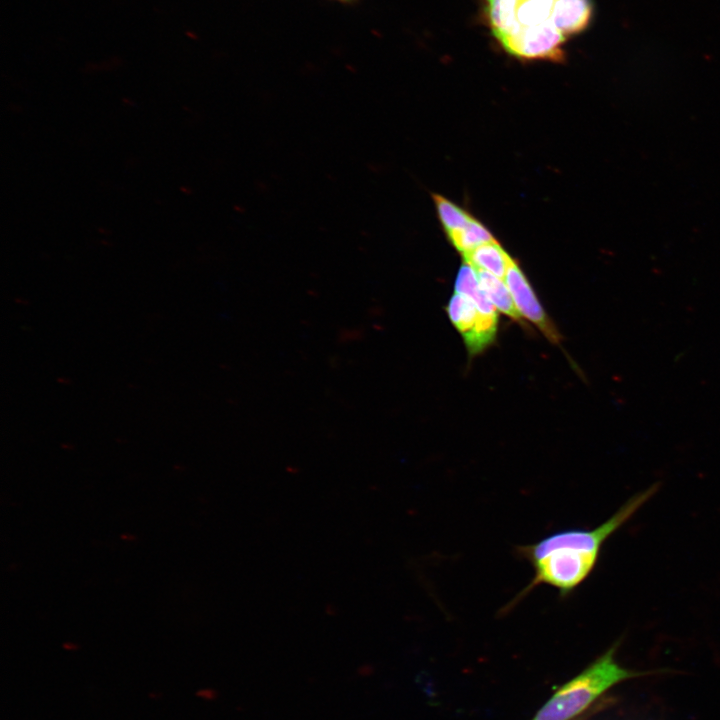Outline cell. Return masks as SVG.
<instances>
[{
    "instance_id": "1",
    "label": "cell",
    "mask_w": 720,
    "mask_h": 720,
    "mask_svg": "<svg viewBox=\"0 0 720 720\" xmlns=\"http://www.w3.org/2000/svg\"><path fill=\"white\" fill-rule=\"evenodd\" d=\"M658 490V484L637 493L610 518L591 529H565L539 541L516 547L521 559L530 563L531 581L510 601L503 611L511 610L540 585H547L568 597L595 568L605 541L625 524Z\"/></svg>"
},
{
    "instance_id": "6",
    "label": "cell",
    "mask_w": 720,
    "mask_h": 720,
    "mask_svg": "<svg viewBox=\"0 0 720 720\" xmlns=\"http://www.w3.org/2000/svg\"><path fill=\"white\" fill-rule=\"evenodd\" d=\"M593 0H555L551 21L568 39L585 32L594 18Z\"/></svg>"
},
{
    "instance_id": "7",
    "label": "cell",
    "mask_w": 720,
    "mask_h": 720,
    "mask_svg": "<svg viewBox=\"0 0 720 720\" xmlns=\"http://www.w3.org/2000/svg\"><path fill=\"white\" fill-rule=\"evenodd\" d=\"M519 1L482 0V18L497 42L515 34L521 28L517 18Z\"/></svg>"
},
{
    "instance_id": "9",
    "label": "cell",
    "mask_w": 720,
    "mask_h": 720,
    "mask_svg": "<svg viewBox=\"0 0 720 720\" xmlns=\"http://www.w3.org/2000/svg\"><path fill=\"white\" fill-rule=\"evenodd\" d=\"M479 285L492 305L512 320L522 322L512 295L504 280L486 271L475 269Z\"/></svg>"
},
{
    "instance_id": "11",
    "label": "cell",
    "mask_w": 720,
    "mask_h": 720,
    "mask_svg": "<svg viewBox=\"0 0 720 720\" xmlns=\"http://www.w3.org/2000/svg\"><path fill=\"white\" fill-rule=\"evenodd\" d=\"M452 245L461 254L495 241L490 231L476 219H472L464 228L447 235Z\"/></svg>"
},
{
    "instance_id": "10",
    "label": "cell",
    "mask_w": 720,
    "mask_h": 720,
    "mask_svg": "<svg viewBox=\"0 0 720 720\" xmlns=\"http://www.w3.org/2000/svg\"><path fill=\"white\" fill-rule=\"evenodd\" d=\"M455 292L470 298L480 312L487 315L497 314L495 307L479 285L475 269L467 263H463L458 271Z\"/></svg>"
},
{
    "instance_id": "8",
    "label": "cell",
    "mask_w": 720,
    "mask_h": 720,
    "mask_svg": "<svg viewBox=\"0 0 720 720\" xmlns=\"http://www.w3.org/2000/svg\"><path fill=\"white\" fill-rule=\"evenodd\" d=\"M464 262L474 269L486 271L498 278H504L508 267L514 261L495 240L462 254Z\"/></svg>"
},
{
    "instance_id": "12",
    "label": "cell",
    "mask_w": 720,
    "mask_h": 720,
    "mask_svg": "<svg viewBox=\"0 0 720 720\" xmlns=\"http://www.w3.org/2000/svg\"><path fill=\"white\" fill-rule=\"evenodd\" d=\"M433 200L447 235L464 228L473 219L465 210L440 195L434 194Z\"/></svg>"
},
{
    "instance_id": "14",
    "label": "cell",
    "mask_w": 720,
    "mask_h": 720,
    "mask_svg": "<svg viewBox=\"0 0 720 720\" xmlns=\"http://www.w3.org/2000/svg\"><path fill=\"white\" fill-rule=\"evenodd\" d=\"M334 1H337V2H340L343 4H354V3L358 2L359 0H334Z\"/></svg>"
},
{
    "instance_id": "13",
    "label": "cell",
    "mask_w": 720,
    "mask_h": 720,
    "mask_svg": "<svg viewBox=\"0 0 720 720\" xmlns=\"http://www.w3.org/2000/svg\"><path fill=\"white\" fill-rule=\"evenodd\" d=\"M555 0H520L517 18L521 26L541 24L551 19Z\"/></svg>"
},
{
    "instance_id": "5",
    "label": "cell",
    "mask_w": 720,
    "mask_h": 720,
    "mask_svg": "<svg viewBox=\"0 0 720 720\" xmlns=\"http://www.w3.org/2000/svg\"><path fill=\"white\" fill-rule=\"evenodd\" d=\"M504 281L520 315L533 323L549 341L559 343V332L543 309L525 274L515 261L508 267Z\"/></svg>"
},
{
    "instance_id": "2",
    "label": "cell",
    "mask_w": 720,
    "mask_h": 720,
    "mask_svg": "<svg viewBox=\"0 0 720 720\" xmlns=\"http://www.w3.org/2000/svg\"><path fill=\"white\" fill-rule=\"evenodd\" d=\"M612 646L577 676L562 685L531 720H573L613 686L643 673L621 666Z\"/></svg>"
},
{
    "instance_id": "3",
    "label": "cell",
    "mask_w": 720,
    "mask_h": 720,
    "mask_svg": "<svg viewBox=\"0 0 720 720\" xmlns=\"http://www.w3.org/2000/svg\"><path fill=\"white\" fill-rule=\"evenodd\" d=\"M566 40L550 19L537 25L521 26L515 34L501 39L498 44L507 54L520 60L559 63L566 58Z\"/></svg>"
},
{
    "instance_id": "4",
    "label": "cell",
    "mask_w": 720,
    "mask_h": 720,
    "mask_svg": "<svg viewBox=\"0 0 720 720\" xmlns=\"http://www.w3.org/2000/svg\"><path fill=\"white\" fill-rule=\"evenodd\" d=\"M447 314L462 336L469 355L481 353L495 341L498 315L480 312L467 296L455 292L448 302Z\"/></svg>"
}]
</instances>
